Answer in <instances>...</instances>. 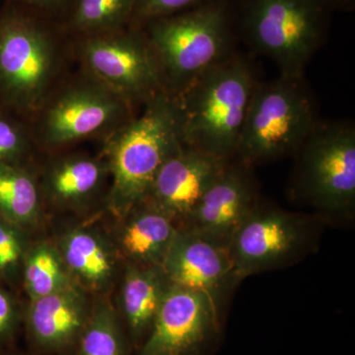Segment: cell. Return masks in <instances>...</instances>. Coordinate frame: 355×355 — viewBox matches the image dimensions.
Returning <instances> with one entry per match:
<instances>
[{"label": "cell", "mask_w": 355, "mask_h": 355, "mask_svg": "<svg viewBox=\"0 0 355 355\" xmlns=\"http://www.w3.org/2000/svg\"><path fill=\"white\" fill-rule=\"evenodd\" d=\"M181 125L176 98L161 91L148 99L141 116L110 140L108 205L114 216L121 218L146 200L160 168L184 146Z\"/></svg>", "instance_id": "cell-1"}, {"label": "cell", "mask_w": 355, "mask_h": 355, "mask_svg": "<svg viewBox=\"0 0 355 355\" xmlns=\"http://www.w3.org/2000/svg\"><path fill=\"white\" fill-rule=\"evenodd\" d=\"M135 0H77L73 23L87 31H107L123 22L135 9Z\"/></svg>", "instance_id": "cell-23"}, {"label": "cell", "mask_w": 355, "mask_h": 355, "mask_svg": "<svg viewBox=\"0 0 355 355\" xmlns=\"http://www.w3.org/2000/svg\"><path fill=\"white\" fill-rule=\"evenodd\" d=\"M22 273L30 301L64 291L76 284L57 245L50 242L30 245L23 261Z\"/></svg>", "instance_id": "cell-22"}, {"label": "cell", "mask_w": 355, "mask_h": 355, "mask_svg": "<svg viewBox=\"0 0 355 355\" xmlns=\"http://www.w3.org/2000/svg\"><path fill=\"white\" fill-rule=\"evenodd\" d=\"M256 85L246 60L227 58L186 86L176 99L184 146L232 157Z\"/></svg>", "instance_id": "cell-2"}, {"label": "cell", "mask_w": 355, "mask_h": 355, "mask_svg": "<svg viewBox=\"0 0 355 355\" xmlns=\"http://www.w3.org/2000/svg\"><path fill=\"white\" fill-rule=\"evenodd\" d=\"M256 205V189L249 174L227 164L181 228L228 249L236 231Z\"/></svg>", "instance_id": "cell-12"}, {"label": "cell", "mask_w": 355, "mask_h": 355, "mask_svg": "<svg viewBox=\"0 0 355 355\" xmlns=\"http://www.w3.org/2000/svg\"><path fill=\"white\" fill-rule=\"evenodd\" d=\"M88 294L74 284L30 301L27 331L37 349L58 354L76 345L92 309Z\"/></svg>", "instance_id": "cell-15"}, {"label": "cell", "mask_w": 355, "mask_h": 355, "mask_svg": "<svg viewBox=\"0 0 355 355\" xmlns=\"http://www.w3.org/2000/svg\"><path fill=\"white\" fill-rule=\"evenodd\" d=\"M227 164L214 154L183 146L160 168L146 200L182 227Z\"/></svg>", "instance_id": "cell-11"}, {"label": "cell", "mask_w": 355, "mask_h": 355, "mask_svg": "<svg viewBox=\"0 0 355 355\" xmlns=\"http://www.w3.org/2000/svg\"><path fill=\"white\" fill-rule=\"evenodd\" d=\"M27 149V139L19 123L0 113V163L17 162Z\"/></svg>", "instance_id": "cell-25"}, {"label": "cell", "mask_w": 355, "mask_h": 355, "mask_svg": "<svg viewBox=\"0 0 355 355\" xmlns=\"http://www.w3.org/2000/svg\"><path fill=\"white\" fill-rule=\"evenodd\" d=\"M170 286L162 266L125 263L118 312L135 347H139L148 336Z\"/></svg>", "instance_id": "cell-18"}, {"label": "cell", "mask_w": 355, "mask_h": 355, "mask_svg": "<svg viewBox=\"0 0 355 355\" xmlns=\"http://www.w3.org/2000/svg\"><path fill=\"white\" fill-rule=\"evenodd\" d=\"M300 77L282 74L254 87L236 149L245 165L297 153L317 127L312 99Z\"/></svg>", "instance_id": "cell-3"}, {"label": "cell", "mask_w": 355, "mask_h": 355, "mask_svg": "<svg viewBox=\"0 0 355 355\" xmlns=\"http://www.w3.org/2000/svg\"><path fill=\"white\" fill-rule=\"evenodd\" d=\"M203 0H135L133 12L144 19L156 20L198 6Z\"/></svg>", "instance_id": "cell-26"}, {"label": "cell", "mask_w": 355, "mask_h": 355, "mask_svg": "<svg viewBox=\"0 0 355 355\" xmlns=\"http://www.w3.org/2000/svg\"><path fill=\"white\" fill-rule=\"evenodd\" d=\"M29 247L23 229L0 216V277L22 270Z\"/></svg>", "instance_id": "cell-24"}, {"label": "cell", "mask_w": 355, "mask_h": 355, "mask_svg": "<svg viewBox=\"0 0 355 355\" xmlns=\"http://www.w3.org/2000/svg\"><path fill=\"white\" fill-rule=\"evenodd\" d=\"M243 26L250 43L282 76H301L324 31L322 0H246Z\"/></svg>", "instance_id": "cell-4"}, {"label": "cell", "mask_w": 355, "mask_h": 355, "mask_svg": "<svg viewBox=\"0 0 355 355\" xmlns=\"http://www.w3.org/2000/svg\"><path fill=\"white\" fill-rule=\"evenodd\" d=\"M331 1L338 4H347L349 3V2L352 1V0H331Z\"/></svg>", "instance_id": "cell-29"}, {"label": "cell", "mask_w": 355, "mask_h": 355, "mask_svg": "<svg viewBox=\"0 0 355 355\" xmlns=\"http://www.w3.org/2000/svg\"><path fill=\"white\" fill-rule=\"evenodd\" d=\"M114 231V247L125 263L140 266H162L180 226L144 200L123 217Z\"/></svg>", "instance_id": "cell-17"}, {"label": "cell", "mask_w": 355, "mask_h": 355, "mask_svg": "<svg viewBox=\"0 0 355 355\" xmlns=\"http://www.w3.org/2000/svg\"><path fill=\"white\" fill-rule=\"evenodd\" d=\"M220 302L171 284L137 355H211L221 334Z\"/></svg>", "instance_id": "cell-7"}, {"label": "cell", "mask_w": 355, "mask_h": 355, "mask_svg": "<svg viewBox=\"0 0 355 355\" xmlns=\"http://www.w3.org/2000/svg\"><path fill=\"white\" fill-rule=\"evenodd\" d=\"M162 268L171 284L207 292L219 302L239 282L228 249L186 228H180Z\"/></svg>", "instance_id": "cell-13"}, {"label": "cell", "mask_w": 355, "mask_h": 355, "mask_svg": "<svg viewBox=\"0 0 355 355\" xmlns=\"http://www.w3.org/2000/svg\"><path fill=\"white\" fill-rule=\"evenodd\" d=\"M19 323L17 305L6 291L0 288V347L13 340Z\"/></svg>", "instance_id": "cell-27"}, {"label": "cell", "mask_w": 355, "mask_h": 355, "mask_svg": "<svg viewBox=\"0 0 355 355\" xmlns=\"http://www.w3.org/2000/svg\"><path fill=\"white\" fill-rule=\"evenodd\" d=\"M121 102V96L105 86L67 91L44 116V141L50 146H62L99 132L123 113Z\"/></svg>", "instance_id": "cell-14"}, {"label": "cell", "mask_w": 355, "mask_h": 355, "mask_svg": "<svg viewBox=\"0 0 355 355\" xmlns=\"http://www.w3.org/2000/svg\"><path fill=\"white\" fill-rule=\"evenodd\" d=\"M149 42L160 67L184 89L227 58L225 7L207 4L179 15L153 20Z\"/></svg>", "instance_id": "cell-5"}, {"label": "cell", "mask_w": 355, "mask_h": 355, "mask_svg": "<svg viewBox=\"0 0 355 355\" xmlns=\"http://www.w3.org/2000/svg\"><path fill=\"white\" fill-rule=\"evenodd\" d=\"M17 1L24 2V3L39 7H51L58 6L64 0H17Z\"/></svg>", "instance_id": "cell-28"}, {"label": "cell", "mask_w": 355, "mask_h": 355, "mask_svg": "<svg viewBox=\"0 0 355 355\" xmlns=\"http://www.w3.org/2000/svg\"><path fill=\"white\" fill-rule=\"evenodd\" d=\"M55 245L77 286L101 295L113 286L121 257L112 238L98 229L77 226L62 233Z\"/></svg>", "instance_id": "cell-16"}, {"label": "cell", "mask_w": 355, "mask_h": 355, "mask_svg": "<svg viewBox=\"0 0 355 355\" xmlns=\"http://www.w3.org/2000/svg\"><path fill=\"white\" fill-rule=\"evenodd\" d=\"M89 69L105 87L123 97H147L161 92V67L151 48L139 37L103 36L84 46Z\"/></svg>", "instance_id": "cell-10"}, {"label": "cell", "mask_w": 355, "mask_h": 355, "mask_svg": "<svg viewBox=\"0 0 355 355\" xmlns=\"http://www.w3.org/2000/svg\"><path fill=\"white\" fill-rule=\"evenodd\" d=\"M314 234L310 219L256 205L229 244L236 277L240 282L297 260L312 245Z\"/></svg>", "instance_id": "cell-8"}, {"label": "cell", "mask_w": 355, "mask_h": 355, "mask_svg": "<svg viewBox=\"0 0 355 355\" xmlns=\"http://www.w3.org/2000/svg\"><path fill=\"white\" fill-rule=\"evenodd\" d=\"M53 51L50 39L24 16H0V96L9 106L29 108L50 81Z\"/></svg>", "instance_id": "cell-9"}, {"label": "cell", "mask_w": 355, "mask_h": 355, "mask_svg": "<svg viewBox=\"0 0 355 355\" xmlns=\"http://www.w3.org/2000/svg\"><path fill=\"white\" fill-rule=\"evenodd\" d=\"M38 184L17 162L0 163V216L26 229L41 216Z\"/></svg>", "instance_id": "cell-20"}, {"label": "cell", "mask_w": 355, "mask_h": 355, "mask_svg": "<svg viewBox=\"0 0 355 355\" xmlns=\"http://www.w3.org/2000/svg\"><path fill=\"white\" fill-rule=\"evenodd\" d=\"M6 355H12V354H6Z\"/></svg>", "instance_id": "cell-30"}, {"label": "cell", "mask_w": 355, "mask_h": 355, "mask_svg": "<svg viewBox=\"0 0 355 355\" xmlns=\"http://www.w3.org/2000/svg\"><path fill=\"white\" fill-rule=\"evenodd\" d=\"M297 153L299 195L327 214L349 216L355 205L354 128L317 125Z\"/></svg>", "instance_id": "cell-6"}, {"label": "cell", "mask_w": 355, "mask_h": 355, "mask_svg": "<svg viewBox=\"0 0 355 355\" xmlns=\"http://www.w3.org/2000/svg\"><path fill=\"white\" fill-rule=\"evenodd\" d=\"M106 172L104 165L95 159H64L53 165L46 175V193L60 207L83 205L101 188Z\"/></svg>", "instance_id": "cell-19"}, {"label": "cell", "mask_w": 355, "mask_h": 355, "mask_svg": "<svg viewBox=\"0 0 355 355\" xmlns=\"http://www.w3.org/2000/svg\"><path fill=\"white\" fill-rule=\"evenodd\" d=\"M128 335L118 310L102 296L76 343V355H128Z\"/></svg>", "instance_id": "cell-21"}]
</instances>
